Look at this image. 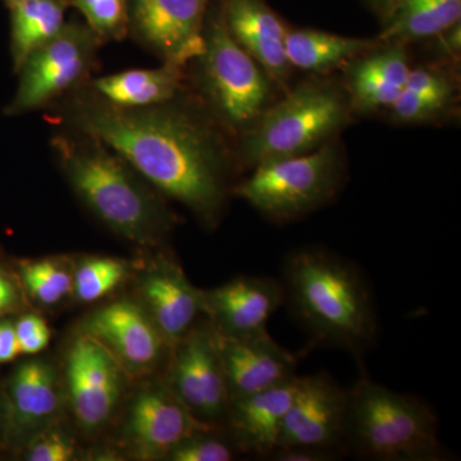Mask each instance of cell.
Returning <instances> with one entry per match:
<instances>
[{
    "label": "cell",
    "instance_id": "cell-1",
    "mask_svg": "<svg viewBox=\"0 0 461 461\" xmlns=\"http://www.w3.org/2000/svg\"><path fill=\"white\" fill-rule=\"evenodd\" d=\"M42 113L50 126L96 136L204 226L220 223L239 169L235 141L189 87L168 102L124 109L81 86Z\"/></svg>",
    "mask_w": 461,
    "mask_h": 461
},
{
    "label": "cell",
    "instance_id": "cell-2",
    "mask_svg": "<svg viewBox=\"0 0 461 461\" xmlns=\"http://www.w3.org/2000/svg\"><path fill=\"white\" fill-rule=\"evenodd\" d=\"M51 129L57 165L96 220L136 245L165 241L176 220L159 191L96 136L72 127Z\"/></svg>",
    "mask_w": 461,
    "mask_h": 461
},
{
    "label": "cell",
    "instance_id": "cell-3",
    "mask_svg": "<svg viewBox=\"0 0 461 461\" xmlns=\"http://www.w3.org/2000/svg\"><path fill=\"white\" fill-rule=\"evenodd\" d=\"M285 303L314 344L363 353L377 333L371 291L354 264L304 248L284 263Z\"/></svg>",
    "mask_w": 461,
    "mask_h": 461
},
{
    "label": "cell",
    "instance_id": "cell-4",
    "mask_svg": "<svg viewBox=\"0 0 461 461\" xmlns=\"http://www.w3.org/2000/svg\"><path fill=\"white\" fill-rule=\"evenodd\" d=\"M187 87L233 141L272 104L266 71L230 35L220 0L206 14L203 50L186 67Z\"/></svg>",
    "mask_w": 461,
    "mask_h": 461
},
{
    "label": "cell",
    "instance_id": "cell-5",
    "mask_svg": "<svg viewBox=\"0 0 461 461\" xmlns=\"http://www.w3.org/2000/svg\"><path fill=\"white\" fill-rule=\"evenodd\" d=\"M348 391L344 442L351 453L381 461L446 459L435 412L418 397L395 393L366 375Z\"/></svg>",
    "mask_w": 461,
    "mask_h": 461
},
{
    "label": "cell",
    "instance_id": "cell-6",
    "mask_svg": "<svg viewBox=\"0 0 461 461\" xmlns=\"http://www.w3.org/2000/svg\"><path fill=\"white\" fill-rule=\"evenodd\" d=\"M353 114L344 86L326 80L297 85L235 141L239 169L317 150L335 140Z\"/></svg>",
    "mask_w": 461,
    "mask_h": 461
},
{
    "label": "cell",
    "instance_id": "cell-7",
    "mask_svg": "<svg viewBox=\"0 0 461 461\" xmlns=\"http://www.w3.org/2000/svg\"><path fill=\"white\" fill-rule=\"evenodd\" d=\"M344 173V156L333 140L311 153L254 167L248 178L232 187V195L275 222H290L335 198Z\"/></svg>",
    "mask_w": 461,
    "mask_h": 461
},
{
    "label": "cell",
    "instance_id": "cell-8",
    "mask_svg": "<svg viewBox=\"0 0 461 461\" xmlns=\"http://www.w3.org/2000/svg\"><path fill=\"white\" fill-rule=\"evenodd\" d=\"M102 47L84 21H67L56 38L32 51L20 67L17 90L5 113L45 112L80 89L98 71Z\"/></svg>",
    "mask_w": 461,
    "mask_h": 461
},
{
    "label": "cell",
    "instance_id": "cell-9",
    "mask_svg": "<svg viewBox=\"0 0 461 461\" xmlns=\"http://www.w3.org/2000/svg\"><path fill=\"white\" fill-rule=\"evenodd\" d=\"M214 0H127L129 36L162 63L184 67L203 50V30Z\"/></svg>",
    "mask_w": 461,
    "mask_h": 461
},
{
    "label": "cell",
    "instance_id": "cell-10",
    "mask_svg": "<svg viewBox=\"0 0 461 461\" xmlns=\"http://www.w3.org/2000/svg\"><path fill=\"white\" fill-rule=\"evenodd\" d=\"M175 346L172 393L206 426L226 420L230 399L213 327L194 326Z\"/></svg>",
    "mask_w": 461,
    "mask_h": 461
},
{
    "label": "cell",
    "instance_id": "cell-11",
    "mask_svg": "<svg viewBox=\"0 0 461 461\" xmlns=\"http://www.w3.org/2000/svg\"><path fill=\"white\" fill-rule=\"evenodd\" d=\"M348 391L329 375L300 377L278 438V447H313L339 453Z\"/></svg>",
    "mask_w": 461,
    "mask_h": 461
},
{
    "label": "cell",
    "instance_id": "cell-12",
    "mask_svg": "<svg viewBox=\"0 0 461 461\" xmlns=\"http://www.w3.org/2000/svg\"><path fill=\"white\" fill-rule=\"evenodd\" d=\"M122 368L90 336L76 339L67 359V384L76 420L85 430L104 426L113 414L122 388Z\"/></svg>",
    "mask_w": 461,
    "mask_h": 461
},
{
    "label": "cell",
    "instance_id": "cell-13",
    "mask_svg": "<svg viewBox=\"0 0 461 461\" xmlns=\"http://www.w3.org/2000/svg\"><path fill=\"white\" fill-rule=\"evenodd\" d=\"M84 330L113 355L121 368L131 373L156 366L167 342L147 311L130 300L94 312L85 321Z\"/></svg>",
    "mask_w": 461,
    "mask_h": 461
},
{
    "label": "cell",
    "instance_id": "cell-14",
    "mask_svg": "<svg viewBox=\"0 0 461 461\" xmlns=\"http://www.w3.org/2000/svg\"><path fill=\"white\" fill-rule=\"evenodd\" d=\"M282 303L281 282L268 277H239L203 291L204 313L215 332L226 338L251 339L268 332L267 323Z\"/></svg>",
    "mask_w": 461,
    "mask_h": 461
},
{
    "label": "cell",
    "instance_id": "cell-15",
    "mask_svg": "<svg viewBox=\"0 0 461 461\" xmlns=\"http://www.w3.org/2000/svg\"><path fill=\"white\" fill-rule=\"evenodd\" d=\"M212 429L194 417L169 387L145 388L130 408L127 439L141 459L168 456L176 446L199 430Z\"/></svg>",
    "mask_w": 461,
    "mask_h": 461
},
{
    "label": "cell",
    "instance_id": "cell-16",
    "mask_svg": "<svg viewBox=\"0 0 461 461\" xmlns=\"http://www.w3.org/2000/svg\"><path fill=\"white\" fill-rule=\"evenodd\" d=\"M223 23L240 47L285 93L291 71L286 54L288 29L266 0H220Z\"/></svg>",
    "mask_w": 461,
    "mask_h": 461
},
{
    "label": "cell",
    "instance_id": "cell-17",
    "mask_svg": "<svg viewBox=\"0 0 461 461\" xmlns=\"http://www.w3.org/2000/svg\"><path fill=\"white\" fill-rule=\"evenodd\" d=\"M230 399L253 395L295 377L297 357L268 332L251 339H232L215 332Z\"/></svg>",
    "mask_w": 461,
    "mask_h": 461
},
{
    "label": "cell",
    "instance_id": "cell-18",
    "mask_svg": "<svg viewBox=\"0 0 461 461\" xmlns=\"http://www.w3.org/2000/svg\"><path fill=\"white\" fill-rule=\"evenodd\" d=\"M344 89L353 112L371 114L388 111L399 98L411 74L403 45L379 44L345 66Z\"/></svg>",
    "mask_w": 461,
    "mask_h": 461
},
{
    "label": "cell",
    "instance_id": "cell-19",
    "mask_svg": "<svg viewBox=\"0 0 461 461\" xmlns=\"http://www.w3.org/2000/svg\"><path fill=\"white\" fill-rule=\"evenodd\" d=\"M299 384L295 375L277 386L230 400L226 420L239 450L268 456L277 448L282 423Z\"/></svg>",
    "mask_w": 461,
    "mask_h": 461
},
{
    "label": "cell",
    "instance_id": "cell-20",
    "mask_svg": "<svg viewBox=\"0 0 461 461\" xmlns=\"http://www.w3.org/2000/svg\"><path fill=\"white\" fill-rule=\"evenodd\" d=\"M141 296L149 317L171 344L187 335L204 313L203 291L196 290L180 267L169 260L157 264L145 275Z\"/></svg>",
    "mask_w": 461,
    "mask_h": 461
},
{
    "label": "cell",
    "instance_id": "cell-21",
    "mask_svg": "<svg viewBox=\"0 0 461 461\" xmlns=\"http://www.w3.org/2000/svg\"><path fill=\"white\" fill-rule=\"evenodd\" d=\"M83 87L114 107H151L186 90V68L162 63L157 68L127 69L99 77L94 76Z\"/></svg>",
    "mask_w": 461,
    "mask_h": 461
},
{
    "label": "cell",
    "instance_id": "cell-22",
    "mask_svg": "<svg viewBox=\"0 0 461 461\" xmlns=\"http://www.w3.org/2000/svg\"><path fill=\"white\" fill-rule=\"evenodd\" d=\"M456 90V78L445 65L418 67L411 69L402 94L387 112L393 122H429L454 104Z\"/></svg>",
    "mask_w": 461,
    "mask_h": 461
},
{
    "label": "cell",
    "instance_id": "cell-23",
    "mask_svg": "<svg viewBox=\"0 0 461 461\" xmlns=\"http://www.w3.org/2000/svg\"><path fill=\"white\" fill-rule=\"evenodd\" d=\"M378 45L377 38H348L314 29L288 30L286 36L290 66L313 74H327L333 69L344 68Z\"/></svg>",
    "mask_w": 461,
    "mask_h": 461
},
{
    "label": "cell",
    "instance_id": "cell-24",
    "mask_svg": "<svg viewBox=\"0 0 461 461\" xmlns=\"http://www.w3.org/2000/svg\"><path fill=\"white\" fill-rule=\"evenodd\" d=\"M9 399L18 429H33L47 423L59 406L53 366L44 360H30L18 366L9 384Z\"/></svg>",
    "mask_w": 461,
    "mask_h": 461
},
{
    "label": "cell",
    "instance_id": "cell-25",
    "mask_svg": "<svg viewBox=\"0 0 461 461\" xmlns=\"http://www.w3.org/2000/svg\"><path fill=\"white\" fill-rule=\"evenodd\" d=\"M461 18V0H405L379 33V44L408 47L415 41H429L456 25Z\"/></svg>",
    "mask_w": 461,
    "mask_h": 461
},
{
    "label": "cell",
    "instance_id": "cell-26",
    "mask_svg": "<svg viewBox=\"0 0 461 461\" xmlns=\"http://www.w3.org/2000/svg\"><path fill=\"white\" fill-rule=\"evenodd\" d=\"M11 14V57L14 74L26 58L56 38L65 27L66 0H21Z\"/></svg>",
    "mask_w": 461,
    "mask_h": 461
},
{
    "label": "cell",
    "instance_id": "cell-27",
    "mask_svg": "<svg viewBox=\"0 0 461 461\" xmlns=\"http://www.w3.org/2000/svg\"><path fill=\"white\" fill-rule=\"evenodd\" d=\"M66 3L84 17V23L103 45L129 38L127 0H66Z\"/></svg>",
    "mask_w": 461,
    "mask_h": 461
},
{
    "label": "cell",
    "instance_id": "cell-28",
    "mask_svg": "<svg viewBox=\"0 0 461 461\" xmlns=\"http://www.w3.org/2000/svg\"><path fill=\"white\" fill-rule=\"evenodd\" d=\"M21 273L30 295L41 304H58L74 291V277L62 264L38 260L25 264Z\"/></svg>",
    "mask_w": 461,
    "mask_h": 461
},
{
    "label": "cell",
    "instance_id": "cell-29",
    "mask_svg": "<svg viewBox=\"0 0 461 461\" xmlns=\"http://www.w3.org/2000/svg\"><path fill=\"white\" fill-rule=\"evenodd\" d=\"M126 266L113 258H94L81 264L74 277V293L84 303L96 302L122 282Z\"/></svg>",
    "mask_w": 461,
    "mask_h": 461
},
{
    "label": "cell",
    "instance_id": "cell-30",
    "mask_svg": "<svg viewBox=\"0 0 461 461\" xmlns=\"http://www.w3.org/2000/svg\"><path fill=\"white\" fill-rule=\"evenodd\" d=\"M211 429L199 430L168 454L172 461H230L235 456V442L212 435Z\"/></svg>",
    "mask_w": 461,
    "mask_h": 461
},
{
    "label": "cell",
    "instance_id": "cell-31",
    "mask_svg": "<svg viewBox=\"0 0 461 461\" xmlns=\"http://www.w3.org/2000/svg\"><path fill=\"white\" fill-rule=\"evenodd\" d=\"M75 444L58 430H48L33 439L26 454L29 461H69L75 457Z\"/></svg>",
    "mask_w": 461,
    "mask_h": 461
},
{
    "label": "cell",
    "instance_id": "cell-32",
    "mask_svg": "<svg viewBox=\"0 0 461 461\" xmlns=\"http://www.w3.org/2000/svg\"><path fill=\"white\" fill-rule=\"evenodd\" d=\"M14 329L21 354H39L50 344V330L39 315H23L14 323Z\"/></svg>",
    "mask_w": 461,
    "mask_h": 461
},
{
    "label": "cell",
    "instance_id": "cell-33",
    "mask_svg": "<svg viewBox=\"0 0 461 461\" xmlns=\"http://www.w3.org/2000/svg\"><path fill=\"white\" fill-rule=\"evenodd\" d=\"M433 41V54L438 59L447 62H456L459 59L461 51V25L448 27L445 32L438 33L435 38L429 39Z\"/></svg>",
    "mask_w": 461,
    "mask_h": 461
},
{
    "label": "cell",
    "instance_id": "cell-34",
    "mask_svg": "<svg viewBox=\"0 0 461 461\" xmlns=\"http://www.w3.org/2000/svg\"><path fill=\"white\" fill-rule=\"evenodd\" d=\"M336 451L313 447H278L268 455L269 459L280 461H327L338 456Z\"/></svg>",
    "mask_w": 461,
    "mask_h": 461
},
{
    "label": "cell",
    "instance_id": "cell-35",
    "mask_svg": "<svg viewBox=\"0 0 461 461\" xmlns=\"http://www.w3.org/2000/svg\"><path fill=\"white\" fill-rule=\"evenodd\" d=\"M20 354L14 323L0 321V364L14 362Z\"/></svg>",
    "mask_w": 461,
    "mask_h": 461
},
{
    "label": "cell",
    "instance_id": "cell-36",
    "mask_svg": "<svg viewBox=\"0 0 461 461\" xmlns=\"http://www.w3.org/2000/svg\"><path fill=\"white\" fill-rule=\"evenodd\" d=\"M18 304V290L7 273L0 269V314L7 313Z\"/></svg>",
    "mask_w": 461,
    "mask_h": 461
},
{
    "label": "cell",
    "instance_id": "cell-37",
    "mask_svg": "<svg viewBox=\"0 0 461 461\" xmlns=\"http://www.w3.org/2000/svg\"><path fill=\"white\" fill-rule=\"evenodd\" d=\"M403 2H405V0H366L369 7L372 8L375 16L379 18V21H381L382 25L390 20L393 12H395Z\"/></svg>",
    "mask_w": 461,
    "mask_h": 461
},
{
    "label": "cell",
    "instance_id": "cell-38",
    "mask_svg": "<svg viewBox=\"0 0 461 461\" xmlns=\"http://www.w3.org/2000/svg\"><path fill=\"white\" fill-rule=\"evenodd\" d=\"M5 3L7 7H11L12 5H16V3L21 2V0H3Z\"/></svg>",
    "mask_w": 461,
    "mask_h": 461
}]
</instances>
